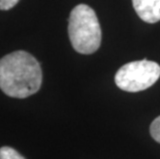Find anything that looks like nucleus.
I'll return each instance as SVG.
<instances>
[{
  "instance_id": "obj_5",
  "label": "nucleus",
  "mask_w": 160,
  "mask_h": 159,
  "mask_svg": "<svg viewBox=\"0 0 160 159\" xmlns=\"http://www.w3.org/2000/svg\"><path fill=\"white\" fill-rule=\"evenodd\" d=\"M0 159H25L19 152L11 147H2L0 149Z\"/></svg>"
},
{
  "instance_id": "obj_3",
  "label": "nucleus",
  "mask_w": 160,
  "mask_h": 159,
  "mask_svg": "<svg viewBox=\"0 0 160 159\" xmlns=\"http://www.w3.org/2000/svg\"><path fill=\"white\" fill-rule=\"evenodd\" d=\"M160 77V65L147 59L124 64L115 76V83L126 92H139L153 86Z\"/></svg>"
},
{
  "instance_id": "obj_2",
  "label": "nucleus",
  "mask_w": 160,
  "mask_h": 159,
  "mask_svg": "<svg viewBox=\"0 0 160 159\" xmlns=\"http://www.w3.org/2000/svg\"><path fill=\"white\" fill-rule=\"evenodd\" d=\"M68 36L72 48L80 54L89 55L99 49L101 28L95 12L86 4H79L70 12Z\"/></svg>"
},
{
  "instance_id": "obj_1",
  "label": "nucleus",
  "mask_w": 160,
  "mask_h": 159,
  "mask_svg": "<svg viewBox=\"0 0 160 159\" xmlns=\"http://www.w3.org/2000/svg\"><path fill=\"white\" fill-rule=\"evenodd\" d=\"M42 83V67L31 54L16 51L0 59V89L8 96L26 98L33 95Z\"/></svg>"
},
{
  "instance_id": "obj_4",
  "label": "nucleus",
  "mask_w": 160,
  "mask_h": 159,
  "mask_svg": "<svg viewBox=\"0 0 160 159\" xmlns=\"http://www.w3.org/2000/svg\"><path fill=\"white\" fill-rule=\"evenodd\" d=\"M132 4L144 22L154 24L160 21V0H132Z\"/></svg>"
},
{
  "instance_id": "obj_6",
  "label": "nucleus",
  "mask_w": 160,
  "mask_h": 159,
  "mask_svg": "<svg viewBox=\"0 0 160 159\" xmlns=\"http://www.w3.org/2000/svg\"><path fill=\"white\" fill-rule=\"evenodd\" d=\"M150 133H151L152 137L160 144V116L152 122L151 126H150Z\"/></svg>"
},
{
  "instance_id": "obj_7",
  "label": "nucleus",
  "mask_w": 160,
  "mask_h": 159,
  "mask_svg": "<svg viewBox=\"0 0 160 159\" xmlns=\"http://www.w3.org/2000/svg\"><path fill=\"white\" fill-rule=\"evenodd\" d=\"M19 1L20 0H0V11H8Z\"/></svg>"
}]
</instances>
